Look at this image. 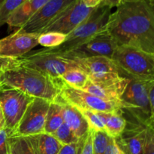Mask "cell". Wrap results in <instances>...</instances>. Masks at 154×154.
I'll return each instance as SVG.
<instances>
[{
	"label": "cell",
	"instance_id": "39",
	"mask_svg": "<svg viewBox=\"0 0 154 154\" xmlns=\"http://www.w3.org/2000/svg\"><path fill=\"white\" fill-rule=\"evenodd\" d=\"M4 128V127H3L2 125V124L0 123V129H2V128Z\"/></svg>",
	"mask_w": 154,
	"mask_h": 154
},
{
	"label": "cell",
	"instance_id": "1",
	"mask_svg": "<svg viewBox=\"0 0 154 154\" xmlns=\"http://www.w3.org/2000/svg\"><path fill=\"white\" fill-rule=\"evenodd\" d=\"M117 45L154 54L153 0L123 2L111 12L106 27Z\"/></svg>",
	"mask_w": 154,
	"mask_h": 154
},
{
	"label": "cell",
	"instance_id": "4",
	"mask_svg": "<svg viewBox=\"0 0 154 154\" xmlns=\"http://www.w3.org/2000/svg\"><path fill=\"white\" fill-rule=\"evenodd\" d=\"M150 81L130 79L120 99L123 113L147 127L153 126L154 120L147 98Z\"/></svg>",
	"mask_w": 154,
	"mask_h": 154
},
{
	"label": "cell",
	"instance_id": "32",
	"mask_svg": "<svg viewBox=\"0 0 154 154\" xmlns=\"http://www.w3.org/2000/svg\"><path fill=\"white\" fill-rule=\"evenodd\" d=\"M20 65L19 58H7L0 57V72Z\"/></svg>",
	"mask_w": 154,
	"mask_h": 154
},
{
	"label": "cell",
	"instance_id": "17",
	"mask_svg": "<svg viewBox=\"0 0 154 154\" xmlns=\"http://www.w3.org/2000/svg\"><path fill=\"white\" fill-rule=\"evenodd\" d=\"M59 101L62 106V114L65 123L72 129L78 138L84 137L90 129L87 119L75 106L66 103L60 97Z\"/></svg>",
	"mask_w": 154,
	"mask_h": 154
},
{
	"label": "cell",
	"instance_id": "35",
	"mask_svg": "<svg viewBox=\"0 0 154 154\" xmlns=\"http://www.w3.org/2000/svg\"><path fill=\"white\" fill-rule=\"evenodd\" d=\"M84 4L90 8H95L96 6L99 5L102 0H82Z\"/></svg>",
	"mask_w": 154,
	"mask_h": 154
},
{
	"label": "cell",
	"instance_id": "34",
	"mask_svg": "<svg viewBox=\"0 0 154 154\" xmlns=\"http://www.w3.org/2000/svg\"><path fill=\"white\" fill-rule=\"evenodd\" d=\"M118 151L119 149L117 147V144H116L115 140L113 137H110L108 146H107L106 149H105L104 154H117Z\"/></svg>",
	"mask_w": 154,
	"mask_h": 154
},
{
	"label": "cell",
	"instance_id": "29",
	"mask_svg": "<svg viewBox=\"0 0 154 154\" xmlns=\"http://www.w3.org/2000/svg\"><path fill=\"white\" fill-rule=\"evenodd\" d=\"M86 135L81 137L78 141L69 143V144L63 145L57 154H81Z\"/></svg>",
	"mask_w": 154,
	"mask_h": 154
},
{
	"label": "cell",
	"instance_id": "41",
	"mask_svg": "<svg viewBox=\"0 0 154 154\" xmlns=\"http://www.w3.org/2000/svg\"><path fill=\"white\" fill-rule=\"evenodd\" d=\"M117 154H122V153H121V152H120V151L119 150L118 152H117Z\"/></svg>",
	"mask_w": 154,
	"mask_h": 154
},
{
	"label": "cell",
	"instance_id": "40",
	"mask_svg": "<svg viewBox=\"0 0 154 154\" xmlns=\"http://www.w3.org/2000/svg\"><path fill=\"white\" fill-rule=\"evenodd\" d=\"M3 1H4V0H0V6H1V5H2V4Z\"/></svg>",
	"mask_w": 154,
	"mask_h": 154
},
{
	"label": "cell",
	"instance_id": "13",
	"mask_svg": "<svg viewBox=\"0 0 154 154\" xmlns=\"http://www.w3.org/2000/svg\"><path fill=\"white\" fill-rule=\"evenodd\" d=\"M75 0H48L24 25L17 31L28 33H38L54 20L60 12Z\"/></svg>",
	"mask_w": 154,
	"mask_h": 154
},
{
	"label": "cell",
	"instance_id": "21",
	"mask_svg": "<svg viewBox=\"0 0 154 154\" xmlns=\"http://www.w3.org/2000/svg\"><path fill=\"white\" fill-rule=\"evenodd\" d=\"M64 122L62 114V106L59 99L51 102L47 113L44 132L52 134Z\"/></svg>",
	"mask_w": 154,
	"mask_h": 154
},
{
	"label": "cell",
	"instance_id": "25",
	"mask_svg": "<svg viewBox=\"0 0 154 154\" xmlns=\"http://www.w3.org/2000/svg\"><path fill=\"white\" fill-rule=\"evenodd\" d=\"M93 130V129H92ZM93 154H104L110 137L105 131L93 130Z\"/></svg>",
	"mask_w": 154,
	"mask_h": 154
},
{
	"label": "cell",
	"instance_id": "16",
	"mask_svg": "<svg viewBox=\"0 0 154 154\" xmlns=\"http://www.w3.org/2000/svg\"><path fill=\"white\" fill-rule=\"evenodd\" d=\"M130 79L123 75L104 80L93 82L88 80L82 90L89 92L105 101L120 103V99Z\"/></svg>",
	"mask_w": 154,
	"mask_h": 154
},
{
	"label": "cell",
	"instance_id": "6",
	"mask_svg": "<svg viewBox=\"0 0 154 154\" xmlns=\"http://www.w3.org/2000/svg\"><path fill=\"white\" fill-rule=\"evenodd\" d=\"M20 65L37 69L54 79H59L66 71L78 67L73 60L51 48L28 52L19 57Z\"/></svg>",
	"mask_w": 154,
	"mask_h": 154
},
{
	"label": "cell",
	"instance_id": "22",
	"mask_svg": "<svg viewBox=\"0 0 154 154\" xmlns=\"http://www.w3.org/2000/svg\"><path fill=\"white\" fill-rule=\"evenodd\" d=\"M60 79L68 85L77 89L84 88L89 80L87 74L79 67L68 69Z\"/></svg>",
	"mask_w": 154,
	"mask_h": 154
},
{
	"label": "cell",
	"instance_id": "24",
	"mask_svg": "<svg viewBox=\"0 0 154 154\" xmlns=\"http://www.w3.org/2000/svg\"><path fill=\"white\" fill-rule=\"evenodd\" d=\"M67 35L58 32H46L38 35V45L46 48H56L61 45L66 39Z\"/></svg>",
	"mask_w": 154,
	"mask_h": 154
},
{
	"label": "cell",
	"instance_id": "23",
	"mask_svg": "<svg viewBox=\"0 0 154 154\" xmlns=\"http://www.w3.org/2000/svg\"><path fill=\"white\" fill-rule=\"evenodd\" d=\"M10 154H38L29 137H8Z\"/></svg>",
	"mask_w": 154,
	"mask_h": 154
},
{
	"label": "cell",
	"instance_id": "28",
	"mask_svg": "<svg viewBox=\"0 0 154 154\" xmlns=\"http://www.w3.org/2000/svg\"><path fill=\"white\" fill-rule=\"evenodd\" d=\"M79 110L81 112L84 118L87 119V122H88L89 125H90V129H93L94 131H105L103 122H102L99 115L97 113V112L91 111V110H84V109H79Z\"/></svg>",
	"mask_w": 154,
	"mask_h": 154
},
{
	"label": "cell",
	"instance_id": "36",
	"mask_svg": "<svg viewBox=\"0 0 154 154\" xmlns=\"http://www.w3.org/2000/svg\"><path fill=\"white\" fill-rule=\"evenodd\" d=\"M0 123L2 125V126L4 127V117H3L1 105H0Z\"/></svg>",
	"mask_w": 154,
	"mask_h": 154
},
{
	"label": "cell",
	"instance_id": "11",
	"mask_svg": "<svg viewBox=\"0 0 154 154\" xmlns=\"http://www.w3.org/2000/svg\"><path fill=\"white\" fill-rule=\"evenodd\" d=\"M93 8L87 7L82 0H75L52 20L40 33L58 32L68 35L86 20Z\"/></svg>",
	"mask_w": 154,
	"mask_h": 154
},
{
	"label": "cell",
	"instance_id": "33",
	"mask_svg": "<svg viewBox=\"0 0 154 154\" xmlns=\"http://www.w3.org/2000/svg\"><path fill=\"white\" fill-rule=\"evenodd\" d=\"M93 130L90 129L84 139L81 154H93Z\"/></svg>",
	"mask_w": 154,
	"mask_h": 154
},
{
	"label": "cell",
	"instance_id": "31",
	"mask_svg": "<svg viewBox=\"0 0 154 154\" xmlns=\"http://www.w3.org/2000/svg\"><path fill=\"white\" fill-rule=\"evenodd\" d=\"M0 154H10L8 134L4 128L0 129Z\"/></svg>",
	"mask_w": 154,
	"mask_h": 154
},
{
	"label": "cell",
	"instance_id": "7",
	"mask_svg": "<svg viewBox=\"0 0 154 154\" xmlns=\"http://www.w3.org/2000/svg\"><path fill=\"white\" fill-rule=\"evenodd\" d=\"M34 98L11 88L0 90V105L4 117V128L11 134L17 126L26 109Z\"/></svg>",
	"mask_w": 154,
	"mask_h": 154
},
{
	"label": "cell",
	"instance_id": "19",
	"mask_svg": "<svg viewBox=\"0 0 154 154\" xmlns=\"http://www.w3.org/2000/svg\"><path fill=\"white\" fill-rule=\"evenodd\" d=\"M97 113L102 119L105 132L109 137L116 138L126 127V120L122 109L116 112H99Z\"/></svg>",
	"mask_w": 154,
	"mask_h": 154
},
{
	"label": "cell",
	"instance_id": "5",
	"mask_svg": "<svg viewBox=\"0 0 154 154\" xmlns=\"http://www.w3.org/2000/svg\"><path fill=\"white\" fill-rule=\"evenodd\" d=\"M111 9L110 6L100 3L93 8L86 20L67 35L66 40L61 45L51 48L57 52L63 53L88 41L106 29Z\"/></svg>",
	"mask_w": 154,
	"mask_h": 154
},
{
	"label": "cell",
	"instance_id": "38",
	"mask_svg": "<svg viewBox=\"0 0 154 154\" xmlns=\"http://www.w3.org/2000/svg\"><path fill=\"white\" fill-rule=\"evenodd\" d=\"M2 88V82H1V80H0V90H1V88Z\"/></svg>",
	"mask_w": 154,
	"mask_h": 154
},
{
	"label": "cell",
	"instance_id": "10",
	"mask_svg": "<svg viewBox=\"0 0 154 154\" xmlns=\"http://www.w3.org/2000/svg\"><path fill=\"white\" fill-rule=\"evenodd\" d=\"M117 47L116 41L105 29L76 48L60 54L71 60L98 56L111 58Z\"/></svg>",
	"mask_w": 154,
	"mask_h": 154
},
{
	"label": "cell",
	"instance_id": "14",
	"mask_svg": "<svg viewBox=\"0 0 154 154\" xmlns=\"http://www.w3.org/2000/svg\"><path fill=\"white\" fill-rule=\"evenodd\" d=\"M38 35L15 30L13 33L0 39V57L7 58L22 57L38 45Z\"/></svg>",
	"mask_w": 154,
	"mask_h": 154
},
{
	"label": "cell",
	"instance_id": "15",
	"mask_svg": "<svg viewBox=\"0 0 154 154\" xmlns=\"http://www.w3.org/2000/svg\"><path fill=\"white\" fill-rule=\"evenodd\" d=\"M147 126L134 119L126 120V125L121 134L114 138L122 154H142Z\"/></svg>",
	"mask_w": 154,
	"mask_h": 154
},
{
	"label": "cell",
	"instance_id": "37",
	"mask_svg": "<svg viewBox=\"0 0 154 154\" xmlns=\"http://www.w3.org/2000/svg\"><path fill=\"white\" fill-rule=\"evenodd\" d=\"M138 1H141V0H119V2L120 4L123 2H138Z\"/></svg>",
	"mask_w": 154,
	"mask_h": 154
},
{
	"label": "cell",
	"instance_id": "3",
	"mask_svg": "<svg viewBox=\"0 0 154 154\" xmlns=\"http://www.w3.org/2000/svg\"><path fill=\"white\" fill-rule=\"evenodd\" d=\"M111 59L123 76L145 81L154 79V54L122 45H117Z\"/></svg>",
	"mask_w": 154,
	"mask_h": 154
},
{
	"label": "cell",
	"instance_id": "26",
	"mask_svg": "<svg viewBox=\"0 0 154 154\" xmlns=\"http://www.w3.org/2000/svg\"><path fill=\"white\" fill-rule=\"evenodd\" d=\"M63 145L69 144L78 141L81 138H78L70 128L63 122L52 134Z\"/></svg>",
	"mask_w": 154,
	"mask_h": 154
},
{
	"label": "cell",
	"instance_id": "12",
	"mask_svg": "<svg viewBox=\"0 0 154 154\" xmlns=\"http://www.w3.org/2000/svg\"><path fill=\"white\" fill-rule=\"evenodd\" d=\"M73 60L87 74L90 81L101 82L122 75L117 65L109 57L98 56Z\"/></svg>",
	"mask_w": 154,
	"mask_h": 154
},
{
	"label": "cell",
	"instance_id": "27",
	"mask_svg": "<svg viewBox=\"0 0 154 154\" xmlns=\"http://www.w3.org/2000/svg\"><path fill=\"white\" fill-rule=\"evenodd\" d=\"M26 0H4L0 6V27L6 24L8 17Z\"/></svg>",
	"mask_w": 154,
	"mask_h": 154
},
{
	"label": "cell",
	"instance_id": "9",
	"mask_svg": "<svg viewBox=\"0 0 154 154\" xmlns=\"http://www.w3.org/2000/svg\"><path fill=\"white\" fill-rule=\"evenodd\" d=\"M50 104L51 101L47 100L33 98L27 106L17 128L8 137H29L43 133Z\"/></svg>",
	"mask_w": 154,
	"mask_h": 154
},
{
	"label": "cell",
	"instance_id": "30",
	"mask_svg": "<svg viewBox=\"0 0 154 154\" xmlns=\"http://www.w3.org/2000/svg\"><path fill=\"white\" fill-rule=\"evenodd\" d=\"M142 154H154L153 126H147Z\"/></svg>",
	"mask_w": 154,
	"mask_h": 154
},
{
	"label": "cell",
	"instance_id": "8",
	"mask_svg": "<svg viewBox=\"0 0 154 154\" xmlns=\"http://www.w3.org/2000/svg\"><path fill=\"white\" fill-rule=\"evenodd\" d=\"M60 98L79 109L97 112H116L122 109L120 103L105 101L82 89L68 85L61 80Z\"/></svg>",
	"mask_w": 154,
	"mask_h": 154
},
{
	"label": "cell",
	"instance_id": "2",
	"mask_svg": "<svg viewBox=\"0 0 154 154\" xmlns=\"http://www.w3.org/2000/svg\"><path fill=\"white\" fill-rule=\"evenodd\" d=\"M2 87L14 88L32 98L51 102L60 97L61 79H54L37 69L19 65L0 72Z\"/></svg>",
	"mask_w": 154,
	"mask_h": 154
},
{
	"label": "cell",
	"instance_id": "18",
	"mask_svg": "<svg viewBox=\"0 0 154 154\" xmlns=\"http://www.w3.org/2000/svg\"><path fill=\"white\" fill-rule=\"evenodd\" d=\"M48 0H26L6 21L9 28H20L27 22Z\"/></svg>",
	"mask_w": 154,
	"mask_h": 154
},
{
	"label": "cell",
	"instance_id": "20",
	"mask_svg": "<svg viewBox=\"0 0 154 154\" xmlns=\"http://www.w3.org/2000/svg\"><path fill=\"white\" fill-rule=\"evenodd\" d=\"M29 137L38 154H57L63 146L52 134L45 132Z\"/></svg>",
	"mask_w": 154,
	"mask_h": 154
}]
</instances>
